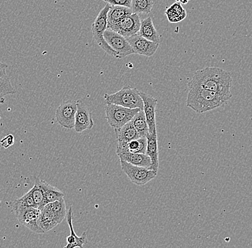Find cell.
I'll list each match as a JSON object with an SVG mask.
<instances>
[{"instance_id":"obj_22","label":"cell","mask_w":252,"mask_h":248,"mask_svg":"<svg viewBox=\"0 0 252 248\" xmlns=\"http://www.w3.org/2000/svg\"><path fill=\"white\" fill-rule=\"evenodd\" d=\"M147 149V138L143 137L138 139H133L126 144L121 151L116 152L117 155L124 152H132V153H146Z\"/></svg>"},{"instance_id":"obj_24","label":"cell","mask_w":252,"mask_h":248,"mask_svg":"<svg viewBox=\"0 0 252 248\" xmlns=\"http://www.w3.org/2000/svg\"><path fill=\"white\" fill-rule=\"evenodd\" d=\"M165 15L170 23H179L187 17V11L183 8L180 2H176L166 11Z\"/></svg>"},{"instance_id":"obj_9","label":"cell","mask_w":252,"mask_h":248,"mask_svg":"<svg viewBox=\"0 0 252 248\" xmlns=\"http://www.w3.org/2000/svg\"><path fill=\"white\" fill-rule=\"evenodd\" d=\"M78 110V101L69 100L62 103L56 110V120L63 128L69 129L75 127V115Z\"/></svg>"},{"instance_id":"obj_12","label":"cell","mask_w":252,"mask_h":248,"mask_svg":"<svg viewBox=\"0 0 252 248\" xmlns=\"http://www.w3.org/2000/svg\"><path fill=\"white\" fill-rule=\"evenodd\" d=\"M143 102V112L146 115V120L149 127V133H154L157 132V120H156V108L158 104V100L151 96L149 94L140 92Z\"/></svg>"},{"instance_id":"obj_3","label":"cell","mask_w":252,"mask_h":248,"mask_svg":"<svg viewBox=\"0 0 252 248\" xmlns=\"http://www.w3.org/2000/svg\"><path fill=\"white\" fill-rule=\"evenodd\" d=\"M104 99L106 104L121 105L130 109H143V102L139 91L130 86H125L116 93L105 94Z\"/></svg>"},{"instance_id":"obj_20","label":"cell","mask_w":252,"mask_h":248,"mask_svg":"<svg viewBox=\"0 0 252 248\" xmlns=\"http://www.w3.org/2000/svg\"><path fill=\"white\" fill-rule=\"evenodd\" d=\"M138 33L147 40L160 43V34L154 27L152 17H149L141 20V28Z\"/></svg>"},{"instance_id":"obj_23","label":"cell","mask_w":252,"mask_h":248,"mask_svg":"<svg viewBox=\"0 0 252 248\" xmlns=\"http://www.w3.org/2000/svg\"><path fill=\"white\" fill-rule=\"evenodd\" d=\"M134 128L138 132L141 138L143 137H147L150 134L149 127L148 125L147 120H146V115L143 112V110H141L131 120Z\"/></svg>"},{"instance_id":"obj_1","label":"cell","mask_w":252,"mask_h":248,"mask_svg":"<svg viewBox=\"0 0 252 248\" xmlns=\"http://www.w3.org/2000/svg\"><path fill=\"white\" fill-rule=\"evenodd\" d=\"M232 78L229 72L219 68L209 67L195 72L188 83L189 88L201 87L220 93L231 94Z\"/></svg>"},{"instance_id":"obj_26","label":"cell","mask_w":252,"mask_h":248,"mask_svg":"<svg viewBox=\"0 0 252 248\" xmlns=\"http://www.w3.org/2000/svg\"><path fill=\"white\" fill-rule=\"evenodd\" d=\"M153 0H132L131 9L133 13H151L154 7Z\"/></svg>"},{"instance_id":"obj_4","label":"cell","mask_w":252,"mask_h":248,"mask_svg":"<svg viewBox=\"0 0 252 248\" xmlns=\"http://www.w3.org/2000/svg\"><path fill=\"white\" fill-rule=\"evenodd\" d=\"M110 7V4L106 3L105 7L100 11L94 23H93L91 30H92L94 40L102 50L109 55L118 59V53L108 45V42L104 38V32L108 29L107 17H108V12Z\"/></svg>"},{"instance_id":"obj_18","label":"cell","mask_w":252,"mask_h":248,"mask_svg":"<svg viewBox=\"0 0 252 248\" xmlns=\"http://www.w3.org/2000/svg\"><path fill=\"white\" fill-rule=\"evenodd\" d=\"M131 8L124 7V6H111L108 12V29H111L112 28L117 25L126 17L133 14Z\"/></svg>"},{"instance_id":"obj_31","label":"cell","mask_w":252,"mask_h":248,"mask_svg":"<svg viewBox=\"0 0 252 248\" xmlns=\"http://www.w3.org/2000/svg\"><path fill=\"white\" fill-rule=\"evenodd\" d=\"M14 144H15V137L12 134L8 135L0 140V144H1V147L5 149L9 148Z\"/></svg>"},{"instance_id":"obj_29","label":"cell","mask_w":252,"mask_h":248,"mask_svg":"<svg viewBox=\"0 0 252 248\" xmlns=\"http://www.w3.org/2000/svg\"><path fill=\"white\" fill-rule=\"evenodd\" d=\"M17 200L20 203H21L22 205H25V206L37 208L35 202H34V199H33L31 193L30 192V191L29 192L27 193L26 194L22 196L20 198L17 199Z\"/></svg>"},{"instance_id":"obj_32","label":"cell","mask_w":252,"mask_h":248,"mask_svg":"<svg viewBox=\"0 0 252 248\" xmlns=\"http://www.w3.org/2000/svg\"><path fill=\"white\" fill-rule=\"evenodd\" d=\"M7 68L8 65L7 64L0 62V77L7 76L6 70H7Z\"/></svg>"},{"instance_id":"obj_19","label":"cell","mask_w":252,"mask_h":248,"mask_svg":"<svg viewBox=\"0 0 252 248\" xmlns=\"http://www.w3.org/2000/svg\"><path fill=\"white\" fill-rule=\"evenodd\" d=\"M120 160H125L130 164L138 167H146L149 169L151 166V160L146 154L132 153V152H124L118 154Z\"/></svg>"},{"instance_id":"obj_27","label":"cell","mask_w":252,"mask_h":248,"mask_svg":"<svg viewBox=\"0 0 252 248\" xmlns=\"http://www.w3.org/2000/svg\"><path fill=\"white\" fill-rule=\"evenodd\" d=\"M30 192L31 193L32 196L35 202L36 206L39 210H42L45 205H47L46 200H45V194L38 182L35 180L34 186L32 188Z\"/></svg>"},{"instance_id":"obj_30","label":"cell","mask_w":252,"mask_h":248,"mask_svg":"<svg viewBox=\"0 0 252 248\" xmlns=\"http://www.w3.org/2000/svg\"><path fill=\"white\" fill-rule=\"evenodd\" d=\"M111 6H124L131 8L132 0H103Z\"/></svg>"},{"instance_id":"obj_13","label":"cell","mask_w":252,"mask_h":248,"mask_svg":"<svg viewBox=\"0 0 252 248\" xmlns=\"http://www.w3.org/2000/svg\"><path fill=\"white\" fill-rule=\"evenodd\" d=\"M94 122L92 114L84 103L78 101V110L75 115V129L78 133H83L87 130H91L94 127Z\"/></svg>"},{"instance_id":"obj_15","label":"cell","mask_w":252,"mask_h":248,"mask_svg":"<svg viewBox=\"0 0 252 248\" xmlns=\"http://www.w3.org/2000/svg\"><path fill=\"white\" fill-rule=\"evenodd\" d=\"M40 211L39 223L41 228L45 232L50 231V230L56 227L58 224L61 223L58 217L50 209L47 204L42 210H40Z\"/></svg>"},{"instance_id":"obj_28","label":"cell","mask_w":252,"mask_h":248,"mask_svg":"<svg viewBox=\"0 0 252 248\" xmlns=\"http://www.w3.org/2000/svg\"><path fill=\"white\" fill-rule=\"evenodd\" d=\"M48 206L57 215L61 222H62L67 216V210H66L65 202L64 198L55 201V202H49L47 203Z\"/></svg>"},{"instance_id":"obj_16","label":"cell","mask_w":252,"mask_h":248,"mask_svg":"<svg viewBox=\"0 0 252 248\" xmlns=\"http://www.w3.org/2000/svg\"><path fill=\"white\" fill-rule=\"evenodd\" d=\"M67 220L69 227H70V235L67 238V245L64 248H74L78 247L83 248V245L88 243L87 233L86 232H83V235L80 237H78L75 234L73 226H72V208L71 206L69 208L68 211L67 212Z\"/></svg>"},{"instance_id":"obj_8","label":"cell","mask_w":252,"mask_h":248,"mask_svg":"<svg viewBox=\"0 0 252 248\" xmlns=\"http://www.w3.org/2000/svg\"><path fill=\"white\" fill-rule=\"evenodd\" d=\"M104 38L108 45L118 53V59H122L134 54L133 48L127 39L118 32L107 29L104 32Z\"/></svg>"},{"instance_id":"obj_14","label":"cell","mask_w":252,"mask_h":248,"mask_svg":"<svg viewBox=\"0 0 252 248\" xmlns=\"http://www.w3.org/2000/svg\"><path fill=\"white\" fill-rule=\"evenodd\" d=\"M115 132H116L118 140L116 152L121 151L130 141L141 138L137 130L134 128L131 121L123 126L122 128L116 129Z\"/></svg>"},{"instance_id":"obj_25","label":"cell","mask_w":252,"mask_h":248,"mask_svg":"<svg viewBox=\"0 0 252 248\" xmlns=\"http://www.w3.org/2000/svg\"><path fill=\"white\" fill-rule=\"evenodd\" d=\"M17 91L11 83L10 78L4 76L0 77V104H4V97L9 95H15Z\"/></svg>"},{"instance_id":"obj_17","label":"cell","mask_w":252,"mask_h":248,"mask_svg":"<svg viewBox=\"0 0 252 248\" xmlns=\"http://www.w3.org/2000/svg\"><path fill=\"white\" fill-rule=\"evenodd\" d=\"M147 138V149L146 155L151 160V166L150 169L158 172L159 167L158 145L157 132L150 133Z\"/></svg>"},{"instance_id":"obj_11","label":"cell","mask_w":252,"mask_h":248,"mask_svg":"<svg viewBox=\"0 0 252 248\" xmlns=\"http://www.w3.org/2000/svg\"><path fill=\"white\" fill-rule=\"evenodd\" d=\"M141 23V18L138 14L133 13L123 19L110 29L127 38L139 32Z\"/></svg>"},{"instance_id":"obj_7","label":"cell","mask_w":252,"mask_h":248,"mask_svg":"<svg viewBox=\"0 0 252 248\" xmlns=\"http://www.w3.org/2000/svg\"><path fill=\"white\" fill-rule=\"evenodd\" d=\"M120 161L123 170L134 184L144 185L157 177L158 172L153 169L133 165L125 160H120Z\"/></svg>"},{"instance_id":"obj_10","label":"cell","mask_w":252,"mask_h":248,"mask_svg":"<svg viewBox=\"0 0 252 248\" xmlns=\"http://www.w3.org/2000/svg\"><path fill=\"white\" fill-rule=\"evenodd\" d=\"M130 45H131L134 54L139 55L151 56L155 54L159 47V43L150 41L141 36L139 33L127 37Z\"/></svg>"},{"instance_id":"obj_2","label":"cell","mask_w":252,"mask_h":248,"mask_svg":"<svg viewBox=\"0 0 252 248\" xmlns=\"http://www.w3.org/2000/svg\"><path fill=\"white\" fill-rule=\"evenodd\" d=\"M231 97V93H220L201 87H191L189 88L187 105L198 114H202L227 105Z\"/></svg>"},{"instance_id":"obj_21","label":"cell","mask_w":252,"mask_h":248,"mask_svg":"<svg viewBox=\"0 0 252 248\" xmlns=\"http://www.w3.org/2000/svg\"><path fill=\"white\" fill-rule=\"evenodd\" d=\"M36 180L38 182L39 185L43 191L47 203L64 198V193L56 187L48 184L45 180H40L38 177L36 178Z\"/></svg>"},{"instance_id":"obj_33","label":"cell","mask_w":252,"mask_h":248,"mask_svg":"<svg viewBox=\"0 0 252 248\" xmlns=\"http://www.w3.org/2000/svg\"><path fill=\"white\" fill-rule=\"evenodd\" d=\"M189 1H190V0H176V1H178V2H180L181 4H187Z\"/></svg>"},{"instance_id":"obj_5","label":"cell","mask_w":252,"mask_h":248,"mask_svg":"<svg viewBox=\"0 0 252 248\" xmlns=\"http://www.w3.org/2000/svg\"><path fill=\"white\" fill-rule=\"evenodd\" d=\"M12 210L15 213L17 221L20 224H23L31 231L35 233L42 234L45 232L41 228L39 223L40 210L36 208L25 206L17 200L13 202Z\"/></svg>"},{"instance_id":"obj_6","label":"cell","mask_w":252,"mask_h":248,"mask_svg":"<svg viewBox=\"0 0 252 248\" xmlns=\"http://www.w3.org/2000/svg\"><path fill=\"white\" fill-rule=\"evenodd\" d=\"M141 109H130L121 105L107 104L105 108V114L108 124L111 128L119 129L132 120L134 116Z\"/></svg>"}]
</instances>
